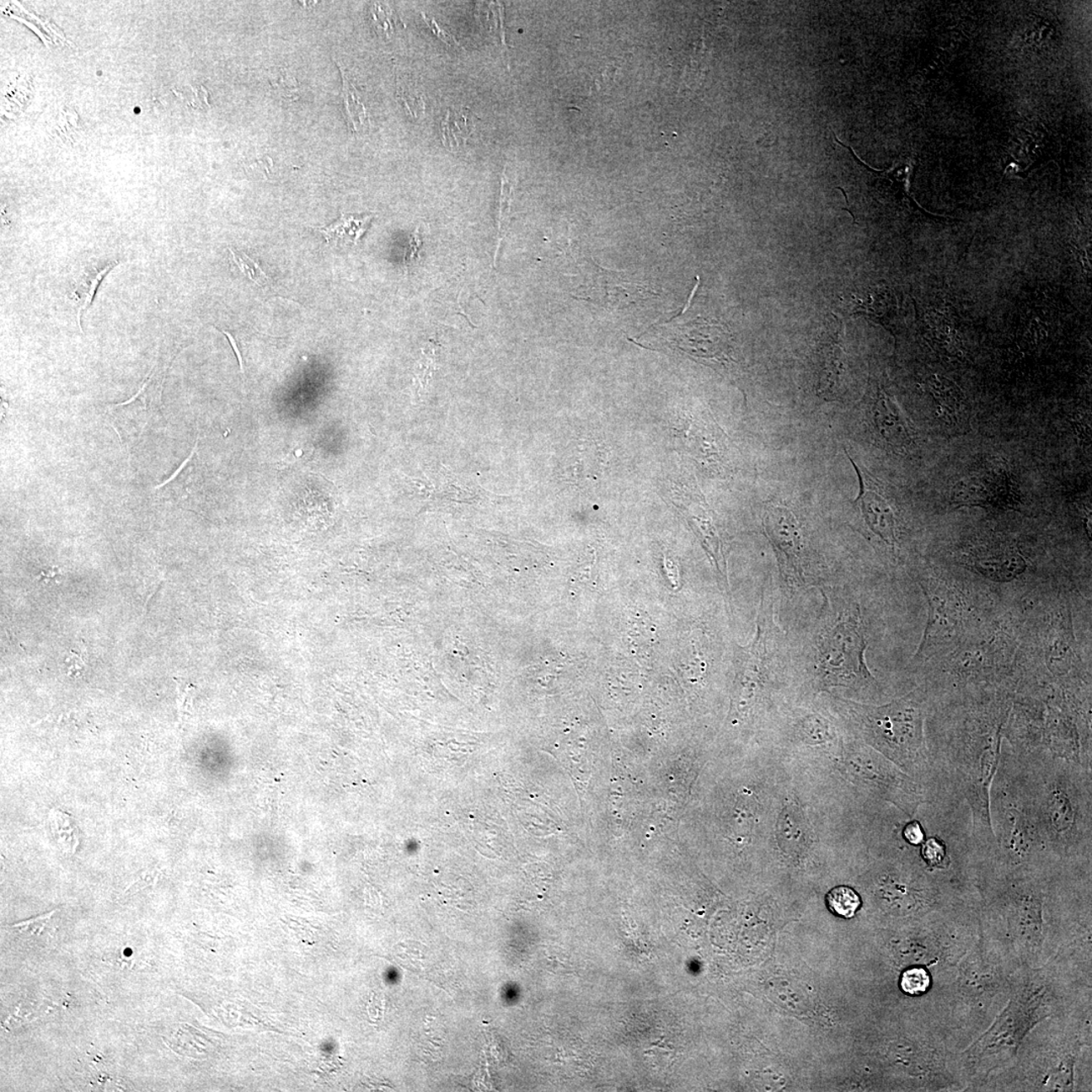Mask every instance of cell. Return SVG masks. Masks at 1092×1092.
<instances>
[{
    "label": "cell",
    "mask_w": 1092,
    "mask_h": 1092,
    "mask_svg": "<svg viewBox=\"0 0 1092 1092\" xmlns=\"http://www.w3.org/2000/svg\"><path fill=\"white\" fill-rule=\"evenodd\" d=\"M1018 757L1021 782L1046 853L1090 859L1091 770L1046 747Z\"/></svg>",
    "instance_id": "6da1fadb"
},
{
    "label": "cell",
    "mask_w": 1092,
    "mask_h": 1092,
    "mask_svg": "<svg viewBox=\"0 0 1092 1092\" xmlns=\"http://www.w3.org/2000/svg\"><path fill=\"white\" fill-rule=\"evenodd\" d=\"M990 818L995 857L1025 863L1049 856L1021 782L1018 753L1011 747H1001L999 766L990 790Z\"/></svg>",
    "instance_id": "7a4b0ae2"
},
{
    "label": "cell",
    "mask_w": 1092,
    "mask_h": 1092,
    "mask_svg": "<svg viewBox=\"0 0 1092 1092\" xmlns=\"http://www.w3.org/2000/svg\"><path fill=\"white\" fill-rule=\"evenodd\" d=\"M857 715L869 740L923 784L929 774L924 735L929 705L923 693L914 691L884 706L859 707Z\"/></svg>",
    "instance_id": "3957f363"
},
{
    "label": "cell",
    "mask_w": 1092,
    "mask_h": 1092,
    "mask_svg": "<svg viewBox=\"0 0 1092 1092\" xmlns=\"http://www.w3.org/2000/svg\"><path fill=\"white\" fill-rule=\"evenodd\" d=\"M839 606L827 609L814 636V674L826 687L871 684L861 610L854 603Z\"/></svg>",
    "instance_id": "277c9868"
},
{
    "label": "cell",
    "mask_w": 1092,
    "mask_h": 1092,
    "mask_svg": "<svg viewBox=\"0 0 1092 1092\" xmlns=\"http://www.w3.org/2000/svg\"><path fill=\"white\" fill-rule=\"evenodd\" d=\"M950 500L958 507L980 506L1004 510H1015L1020 504L1019 490L1008 465L998 458L986 460L959 480Z\"/></svg>",
    "instance_id": "5b68a950"
},
{
    "label": "cell",
    "mask_w": 1092,
    "mask_h": 1092,
    "mask_svg": "<svg viewBox=\"0 0 1092 1092\" xmlns=\"http://www.w3.org/2000/svg\"><path fill=\"white\" fill-rule=\"evenodd\" d=\"M763 527L776 550L786 579L803 583V536L795 516L781 506H768L763 515Z\"/></svg>",
    "instance_id": "8992f818"
},
{
    "label": "cell",
    "mask_w": 1092,
    "mask_h": 1092,
    "mask_svg": "<svg viewBox=\"0 0 1092 1092\" xmlns=\"http://www.w3.org/2000/svg\"><path fill=\"white\" fill-rule=\"evenodd\" d=\"M848 454V453H847ZM859 483V493L854 504L861 510L864 522L874 534L879 536L885 543L894 548L897 543V516L894 509L883 490L871 475L859 468L854 460L849 457Z\"/></svg>",
    "instance_id": "52a82bcc"
},
{
    "label": "cell",
    "mask_w": 1092,
    "mask_h": 1092,
    "mask_svg": "<svg viewBox=\"0 0 1092 1092\" xmlns=\"http://www.w3.org/2000/svg\"><path fill=\"white\" fill-rule=\"evenodd\" d=\"M872 414L875 434L880 442L895 453H905L912 449V429L897 404L884 393H879L877 401L873 404Z\"/></svg>",
    "instance_id": "ba28073f"
},
{
    "label": "cell",
    "mask_w": 1092,
    "mask_h": 1092,
    "mask_svg": "<svg viewBox=\"0 0 1092 1092\" xmlns=\"http://www.w3.org/2000/svg\"><path fill=\"white\" fill-rule=\"evenodd\" d=\"M972 564L979 573L996 581H1010L1025 570V561L1019 550L1009 544H995L976 549Z\"/></svg>",
    "instance_id": "9c48e42d"
},
{
    "label": "cell",
    "mask_w": 1092,
    "mask_h": 1092,
    "mask_svg": "<svg viewBox=\"0 0 1092 1092\" xmlns=\"http://www.w3.org/2000/svg\"><path fill=\"white\" fill-rule=\"evenodd\" d=\"M372 220V215L357 217L341 214L333 224L326 227H313L320 233L328 244L341 246H356L361 240L364 233L368 229Z\"/></svg>",
    "instance_id": "30bf717a"
},
{
    "label": "cell",
    "mask_w": 1092,
    "mask_h": 1092,
    "mask_svg": "<svg viewBox=\"0 0 1092 1092\" xmlns=\"http://www.w3.org/2000/svg\"><path fill=\"white\" fill-rule=\"evenodd\" d=\"M475 125L477 118L469 110H448L442 123L443 144L448 149H459L472 136Z\"/></svg>",
    "instance_id": "8fae6325"
},
{
    "label": "cell",
    "mask_w": 1092,
    "mask_h": 1092,
    "mask_svg": "<svg viewBox=\"0 0 1092 1092\" xmlns=\"http://www.w3.org/2000/svg\"><path fill=\"white\" fill-rule=\"evenodd\" d=\"M943 379V378H942ZM933 393L940 407L944 419L950 425H956L959 427L967 426L968 416L967 408L963 402L962 394L960 393L952 383L939 381L938 378H933Z\"/></svg>",
    "instance_id": "7c38bea8"
},
{
    "label": "cell",
    "mask_w": 1092,
    "mask_h": 1092,
    "mask_svg": "<svg viewBox=\"0 0 1092 1092\" xmlns=\"http://www.w3.org/2000/svg\"><path fill=\"white\" fill-rule=\"evenodd\" d=\"M118 265V261H113L106 263L104 267L94 268L93 270L89 271L88 275L84 276L78 288H76L74 296L78 298V316L76 317H78V324L80 331H83V326H81V316H83V313L88 310V308L91 303H93L95 292L98 291V288L104 276Z\"/></svg>",
    "instance_id": "4fadbf2b"
},
{
    "label": "cell",
    "mask_w": 1092,
    "mask_h": 1092,
    "mask_svg": "<svg viewBox=\"0 0 1092 1092\" xmlns=\"http://www.w3.org/2000/svg\"><path fill=\"white\" fill-rule=\"evenodd\" d=\"M827 904L828 909L838 917L851 918L861 907V898L854 889L838 886L829 891Z\"/></svg>",
    "instance_id": "5bb4252c"
},
{
    "label": "cell",
    "mask_w": 1092,
    "mask_h": 1092,
    "mask_svg": "<svg viewBox=\"0 0 1092 1092\" xmlns=\"http://www.w3.org/2000/svg\"><path fill=\"white\" fill-rule=\"evenodd\" d=\"M343 99L345 105L346 115L352 126V130L357 131L366 126V121H368L366 108L359 98L356 88L351 84L346 73L343 72Z\"/></svg>",
    "instance_id": "9a60e30c"
},
{
    "label": "cell",
    "mask_w": 1092,
    "mask_h": 1092,
    "mask_svg": "<svg viewBox=\"0 0 1092 1092\" xmlns=\"http://www.w3.org/2000/svg\"><path fill=\"white\" fill-rule=\"evenodd\" d=\"M229 252L231 265L237 267L242 275L245 276L248 280L256 283L257 286L263 288L270 286V278L268 277L265 271L263 270L260 265H258L255 260H253L250 256H248L245 253L234 249L233 247H229Z\"/></svg>",
    "instance_id": "2e32d148"
},
{
    "label": "cell",
    "mask_w": 1092,
    "mask_h": 1092,
    "mask_svg": "<svg viewBox=\"0 0 1092 1092\" xmlns=\"http://www.w3.org/2000/svg\"><path fill=\"white\" fill-rule=\"evenodd\" d=\"M929 986L930 976L928 971L922 967L905 970L900 980V988L904 993L909 995H922L927 993Z\"/></svg>",
    "instance_id": "e0dca14e"
},
{
    "label": "cell",
    "mask_w": 1092,
    "mask_h": 1092,
    "mask_svg": "<svg viewBox=\"0 0 1092 1092\" xmlns=\"http://www.w3.org/2000/svg\"><path fill=\"white\" fill-rule=\"evenodd\" d=\"M372 18L377 27L383 33L388 34L393 29L394 24V15L393 12H388V8H384L381 4H376L373 7Z\"/></svg>",
    "instance_id": "ac0fdd59"
},
{
    "label": "cell",
    "mask_w": 1092,
    "mask_h": 1092,
    "mask_svg": "<svg viewBox=\"0 0 1092 1092\" xmlns=\"http://www.w3.org/2000/svg\"><path fill=\"white\" fill-rule=\"evenodd\" d=\"M511 195H512V190H511V185H509L508 180H506L505 176H503L502 192H500V217H499L500 234V233L503 232V227L505 225V222L508 220V216L510 212Z\"/></svg>",
    "instance_id": "d6986e66"
},
{
    "label": "cell",
    "mask_w": 1092,
    "mask_h": 1092,
    "mask_svg": "<svg viewBox=\"0 0 1092 1092\" xmlns=\"http://www.w3.org/2000/svg\"><path fill=\"white\" fill-rule=\"evenodd\" d=\"M52 914L53 913H51L48 915H44V917H40L32 920H28V922L25 923L12 925V928H10V929L17 930V932L19 934L28 933V934H34L40 933L42 932V929H44L46 923H47V920Z\"/></svg>",
    "instance_id": "ffe728a7"
},
{
    "label": "cell",
    "mask_w": 1092,
    "mask_h": 1092,
    "mask_svg": "<svg viewBox=\"0 0 1092 1092\" xmlns=\"http://www.w3.org/2000/svg\"><path fill=\"white\" fill-rule=\"evenodd\" d=\"M423 18L425 19V23H426L429 25V27L431 28L433 33L436 35L438 38L442 39L443 42L447 43L448 46L458 45V43L455 42V40L452 37V35H449L447 32H445V30L438 27L437 23L435 22L434 19L427 18L426 15H425L424 13H423Z\"/></svg>",
    "instance_id": "44dd1931"
},
{
    "label": "cell",
    "mask_w": 1092,
    "mask_h": 1092,
    "mask_svg": "<svg viewBox=\"0 0 1092 1092\" xmlns=\"http://www.w3.org/2000/svg\"><path fill=\"white\" fill-rule=\"evenodd\" d=\"M420 245H421V238H420L418 233H415V234L411 238V241H410V245L407 249L406 257H404V260H406L407 266L410 265V263L415 260V258L418 257V253L420 251Z\"/></svg>",
    "instance_id": "7402d4cb"
},
{
    "label": "cell",
    "mask_w": 1092,
    "mask_h": 1092,
    "mask_svg": "<svg viewBox=\"0 0 1092 1092\" xmlns=\"http://www.w3.org/2000/svg\"><path fill=\"white\" fill-rule=\"evenodd\" d=\"M66 662H67V665L69 666L68 671L70 676H78L81 671L84 669V662L78 655L73 654L72 656H70Z\"/></svg>",
    "instance_id": "603a6c76"
},
{
    "label": "cell",
    "mask_w": 1092,
    "mask_h": 1092,
    "mask_svg": "<svg viewBox=\"0 0 1092 1092\" xmlns=\"http://www.w3.org/2000/svg\"><path fill=\"white\" fill-rule=\"evenodd\" d=\"M217 331H220V332L222 333V334H225V335L227 336L228 340H229V342H230V344H231V346H232V348H233V351H234V352H235V354H236V356H237V358H238V361H239V366H240V371H241V373L243 374V376H244V373H245V372H244V362H243L242 354H241V351H240L239 347H238V343H237L236 338H235L234 336H233L232 334H231L230 332L224 331V330H220V329H217Z\"/></svg>",
    "instance_id": "cb8c5ba5"
},
{
    "label": "cell",
    "mask_w": 1092,
    "mask_h": 1092,
    "mask_svg": "<svg viewBox=\"0 0 1092 1092\" xmlns=\"http://www.w3.org/2000/svg\"><path fill=\"white\" fill-rule=\"evenodd\" d=\"M196 448H197V442H196V443H195V445L194 449H192V452H191V453L190 454V457L187 458L185 460V462L182 463L180 464V467L179 468V469H177L176 472H175L174 474H172L171 477H170L169 479H166L165 482L162 483L160 485H157L156 490H158V489H161L162 487H164L165 484H167L172 482V480H174V479L177 477V475H179V474H180L181 470L184 469V468H185V465H186L187 463H189L190 460L192 458H194V455H195V452Z\"/></svg>",
    "instance_id": "d4e9b609"
},
{
    "label": "cell",
    "mask_w": 1092,
    "mask_h": 1092,
    "mask_svg": "<svg viewBox=\"0 0 1092 1092\" xmlns=\"http://www.w3.org/2000/svg\"><path fill=\"white\" fill-rule=\"evenodd\" d=\"M56 575H57V573H56L55 569H51L42 571L40 575V579L48 581L49 580L54 579Z\"/></svg>",
    "instance_id": "484cf974"
}]
</instances>
